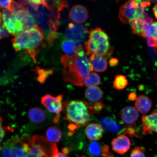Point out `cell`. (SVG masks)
Listing matches in <instances>:
<instances>
[{"label":"cell","mask_w":157,"mask_h":157,"mask_svg":"<svg viewBox=\"0 0 157 157\" xmlns=\"http://www.w3.org/2000/svg\"><path fill=\"white\" fill-rule=\"evenodd\" d=\"M61 61L63 66L64 81L74 86H83L84 80L93 71L90 60L84 51L75 56L63 55Z\"/></svg>","instance_id":"cell-1"},{"label":"cell","mask_w":157,"mask_h":157,"mask_svg":"<svg viewBox=\"0 0 157 157\" xmlns=\"http://www.w3.org/2000/svg\"><path fill=\"white\" fill-rule=\"evenodd\" d=\"M63 119L69 123L68 136H72L80 127L87 124L93 114V107L86 101L80 100H70L63 103Z\"/></svg>","instance_id":"cell-2"},{"label":"cell","mask_w":157,"mask_h":157,"mask_svg":"<svg viewBox=\"0 0 157 157\" xmlns=\"http://www.w3.org/2000/svg\"><path fill=\"white\" fill-rule=\"evenodd\" d=\"M44 39V32L36 25L28 30H23L15 35L12 42L16 52L25 51L30 55L36 63L38 48L42 44Z\"/></svg>","instance_id":"cell-3"},{"label":"cell","mask_w":157,"mask_h":157,"mask_svg":"<svg viewBox=\"0 0 157 157\" xmlns=\"http://www.w3.org/2000/svg\"><path fill=\"white\" fill-rule=\"evenodd\" d=\"M88 35L89 39L84 46L87 55H95L107 58L112 54L113 50L110 45L109 37L102 29L96 27L92 29Z\"/></svg>","instance_id":"cell-4"},{"label":"cell","mask_w":157,"mask_h":157,"mask_svg":"<svg viewBox=\"0 0 157 157\" xmlns=\"http://www.w3.org/2000/svg\"><path fill=\"white\" fill-rule=\"evenodd\" d=\"M28 144L29 151L23 157H53L58 152L56 145L44 137L34 135Z\"/></svg>","instance_id":"cell-5"},{"label":"cell","mask_w":157,"mask_h":157,"mask_svg":"<svg viewBox=\"0 0 157 157\" xmlns=\"http://www.w3.org/2000/svg\"><path fill=\"white\" fill-rule=\"evenodd\" d=\"M148 1H129L124 4L119 11V19L124 24H130L133 19L147 18L145 8L150 5Z\"/></svg>","instance_id":"cell-6"},{"label":"cell","mask_w":157,"mask_h":157,"mask_svg":"<svg viewBox=\"0 0 157 157\" xmlns=\"http://www.w3.org/2000/svg\"><path fill=\"white\" fill-rule=\"evenodd\" d=\"M0 16L5 28L10 34L15 36L24 30L22 23L15 17L13 11L1 10Z\"/></svg>","instance_id":"cell-7"},{"label":"cell","mask_w":157,"mask_h":157,"mask_svg":"<svg viewBox=\"0 0 157 157\" xmlns=\"http://www.w3.org/2000/svg\"><path fill=\"white\" fill-rule=\"evenodd\" d=\"M63 95H60L56 97L50 95H45L41 99V103L50 113L56 114L54 122L57 123L59 120L61 112L63 110V104L62 102Z\"/></svg>","instance_id":"cell-8"},{"label":"cell","mask_w":157,"mask_h":157,"mask_svg":"<svg viewBox=\"0 0 157 157\" xmlns=\"http://www.w3.org/2000/svg\"><path fill=\"white\" fill-rule=\"evenodd\" d=\"M88 34L87 27L79 24L70 23L67 27L64 36L68 40L79 43L85 40Z\"/></svg>","instance_id":"cell-9"},{"label":"cell","mask_w":157,"mask_h":157,"mask_svg":"<svg viewBox=\"0 0 157 157\" xmlns=\"http://www.w3.org/2000/svg\"><path fill=\"white\" fill-rule=\"evenodd\" d=\"M142 131L145 135L152 132L157 134V109L149 115H144L142 118Z\"/></svg>","instance_id":"cell-10"},{"label":"cell","mask_w":157,"mask_h":157,"mask_svg":"<svg viewBox=\"0 0 157 157\" xmlns=\"http://www.w3.org/2000/svg\"><path fill=\"white\" fill-rule=\"evenodd\" d=\"M19 139L8 141L12 157H23L28 152L29 147L28 143Z\"/></svg>","instance_id":"cell-11"},{"label":"cell","mask_w":157,"mask_h":157,"mask_svg":"<svg viewBox=\"0 0 157 157\" xmlns=\"http://www.w3.org/2000/svg\"><path fill=\"white\" fill-rule=\"evenodd\" d=\"M111 146L114 151L122 155L128 151L130 148L131 143L130 139L126 135L122 134L113 139Z\"/></svg>","instance_id":"cell-12"},{"label":"cell","mask_w":157,"mask_h":157,"mask_svg":"<svg viewBox=\"0 0 157 157\" xmlns=\"http://www.w3.org/2000/svg\"><path fill=\"white\" fill-rule=\"evenodd\" d=\"M69 16L73 22L81 24L87 21L88 14L87 10L85 7L83 6L76 5L71 9Z\"/></svg>","instance_id":"cell-13"},{"label":"cell","mask_w":157,"mask_h":157,"mask_svg":"<svg viewBox=\"0 0 157 157\" xmlns=\"http://www.w3.org/2000/svg\"><path fill=\"white\" fill-rule=\"evenodd\" d=\"M121 117L124 123L130 125H134L136 122L139 115L136 109L129 106L123 108L121 112Z\"/></svg>","instance_id":"cell-14"},{"label":"cell","mask_w":157,"mask_h":157,"mask_svg":"<svg viewBox=\"0 0 157 157\" xmlns=\"http://www.w3.org/2000/svg\"><path fill=\"white\" fill-rule=\"evenodd\" d=\"M61 47L63 52L70 56H76L83 51V47L79 43L68 39L62 41Z\"/></svg>","instance_id":"cell-15"},{"label":"cell","mask_w":157,"mask_h":157,"mask_svg":"<svg viewBox=\"0 0 157 157\" xmlns=\"http://www.w3.org/2000/svg\"><path fill=\"white\" fill-rule=\"evenodd\" d=\"M85 133L89 140L96 141L99 140L102 138L103 130L101 125L97 123H91L86 127Z\"/></svg>","instance_id":"cell-16"},{"label":"cell","mask_w":157,"mask_h":157,"mask_svg":"<svg viewBox=\"0 0 157 157\" xmlns=\"http://www.w3.org/2000/svg\"><path fill=\"white\" fill-rule=\"evenodd\" d=\"M152 102L150 98L145 95H140L135 100V106L137 111L143 114H146L150 111Z\"/></svg>","instance_id":"cell-17"},{"label":"cell","mask_w":157,"mask_h":157,"mask_svg":"<svg viewBox=\"0 0 157 157\" xmlns=\"http://www.w3.org/2000/svg\"><path fill=\"white\" fill-rule=\"evenodd\" d=\"M106 59L103 56L91 55L89 60L93 71L100 72L105 71L108 66Z\"/></svg>","instance_id":"cell-18"},{"label":"cell","mask_w":157,"mask_h":157,"mask_svg":"<svg viewBox=\"0 0 157 157\" xmlns=\"http://www.w3.org/2000/svg\"><path fill=\"white\" fill-rule=\"evenodd\" d=\"M145 38H150L154 40L157 47V22L154 21L151 17L146 19Z\"/></svg>","instance_id":"cell-19"},{"label":"cell","mask_w":157,"mask_h":157,"mask_svg":"<svg viewBox=\"0 0 157 157\" xmlns=\"http://www.w3.org/2000/svg\"><path fill=\"white\" fill-rule=\"evenodd\" d=\"M28 116L33 122L37 124L44 122L46 119V113L43 109L39 107L33 108L29 109Z\"/></svg>","instance_id":"cell-20"},{"label":"cell","mask_w":157,"mask_h":157,"mask_svg":"<svg viewBox=\"0 0 157 157\" xmlns=\"http://www.w3.org/2000/svg\"><path fill=\"white\" fill-rule=\"evenodd\" d=\"M103 92L101 88L95 86L88 87L86 90L85 96L88 101L97 102L103 97Z\"/></svg>","instance_id":"cell-21"},{"label":"cell","mask_w":157,"mask_h":157,"mask_svg":"<svg viewBox=\"0 0 157 157\" xmlns=\"http://www.w3.org/2000/svg\"><path fill=\"white\" fill-rule=\"evenodd\" d=\"M146 19L136 18L131 21L130 24L131 28L135 34L145 38Z\"/></svg>","instance_id":"cell-22"},{"label":"cell","mask_w":157,"mask_h":157,"mask_svg":"<svg viewBox=\"0 0 157 157\" xmlns=\"http://www.w3.org/2000/svg\"><path fill=\"white\" fill-rule=\"evenodd\" d=\"M100 123L103 129L111 133H117L120 129L119 125L113 119L109 117L102 118L100 120Z\"/></svg>","instance_id":"cell-23"},{"label":"cell","mask_w":157,"mask_h":157,"mask_svg":"<svg viewBox=\"0 0 157 157\" xmlns=\"http://www.w3.org/2000/svg\"><path fill=\"white\" fill-rule=\"evenodd\" d=\"M47 139L52 143L59 142L62 137V132L58 127L52 126L49 128L46 132Z\"/></svg>","instance_id":"cell-24"},{"label":"cell","mask_w":157,"mask_h":157,"mask_svg":"<svg viewBox=\"0 0 157 157\" xmlns=\"http://www.w3.org/2000/svg\"><path fill=\"white\" fill-rule=\"evenodd\" d=\"M101 79L99 75L94 72H91L84 82L86 87H95L101 83Z\"/></svg>","instance_id":"cell-25"},{"label":"cell","mask_w":157,"mask_h":157,"mask_svg":"<svg viewBox=\"0 0 157 157\" xmlns=\"http://www.w3.org/2000/svg\"><path fill=\"white\" fill-rule=\"evenodd\" d=\"M128 83L127 76L122 75L116 76L113 82L114 87L118 90L124 89L126 88Z\"/></svg>","instance_id":"cell-26"},{"label":"cell","mask_w":157,"mask_h":157,"mask_svg":"<svg viewBox=\"0 0 157 157\" xmlns=\"http://www.w3.org/2000/svg\"><path fill=\"white\" fill-rule=\"evenodd\" d=\"M88 150L90 154L94 156H99L101 155L102 147L96 141H93L90 143L88 146Z\"/></svg>","instance_id":"cell-27"},{"label":"cell","mask_w":157,"mask_h":157,"mask_svg":"<svg viewBox=\"0 0 157 157\" xmlns=\"http://www.w3.org/2000/svg\"><path fill=\"white\" fill-rule=\"evenodd\" d=\"M36 71L38 74V81L41 83H44L47 77L52 73V70H44L38 67H37Z\"/></svg>","instance_id":"cell-28"},{"label":"cell","mask_w":157,"mask_h":157,"mask_svg":"<svg viewBox=\"0 0 157 157\" xmlns=\"http://www.w3.org/2000/svg\"><path fill=\"white\" fill-rule=\"evenodd\" d=\"M123 133L125 135H128L131 137H139L137 128L134 125H129L123 131Z\"/></svg>","instance_id":"cell-29"},{"label":"cell","mask_w":157,"mask_h":157,"mask_svg":"<svg viewBox=\"0 0 157 157\" xmlns=\"http://www.w3.org/2000/svg\"><path fill=\"white\" fill-rule=\"evenodd\" d=\"M145 151L141 147H135L131 153L130 157H146Z\"/></svg>","instance_id":"cell-30"},{"label":"cell","mask_w":157,"mask_h":157,"mask_svg":"<svg viewBox=\"0 0 157 157\" xmlns=\"http://www.w3.org/2000/svg\"><path fill=\"white\" fill-rule=\"evenodd\" d=\"M13 2L12 1H0V9L12 11Z\"/></svg>","instance_id":"cell-31"},{"label":"cell","mask_w":157,"mask_h":157,"mask_svg":"<svg viewBox=\"0 0 157 157\" xmlns=\"http://www.w3.org/2000/svg\"><path fill=\"white\" fill-rule=\"evenodd\" d=\"M1 150L2 157H12L10 148L7 142L1 147Z\"/></svg>","instance_id":"cell-32"},{"label":"cell","mask_w":157,"mask_h":157,"mask_svg":"<svg viewBox=\"0 0 157 157\" xmlns=\"http://www.w3.org/2000/svg\"><path fill=\"white\" fill-rule=\"evenodd\" d=\"M101 156L103 157H113V154L110 151L109 147L107 145L102 147Z\"/></svg>","instance_id":"cell-33"},{"label":"cell","mask_w":157,"mask_h":157,"mask_svg":"<svg viewBox=\"0 0 157 157\" xmlns=\"http://www.w3.org/2000/svg\"><path fill=\"white\" fill-rule=\"evenodd\" d=\"M92 107H93L94 111L96 113L99 112L101 111L105 107V105L101 102L98 101L94 103Z\"/></svg>","instance_id":"cell-34"},{"label":"cell","mask_w":157,"mask_h":157,"mask_svg":"<svg viewBox=\"0 0 157 157\" xmlns=\"http://www.w3.org/2000/svg\"><path fill=\"white\" fill-rule=\"evenodd\" d=\"M6 132L5 128L2 125V118H0V148L2 141L4 137Z\"/></svg>","instance_id":"cell-35"},{"label":"cell","mask_w":157,"mask_h":157,"mask_svg":"<svg viewBox=\"0 0 157 157\" xmlns=\"http://www.w3.org/2000/svg\"><path fill=\"white\" fill-rule=\"evenodd\" d=\"M119 60L116 58H112L110 59L109 62V66L111 67H115L118 64Z\"/></svg>","instance_id":"cell-36"},{"label":"cell","mask_w":157,"mask_h":157,"mask_svg":"<svg viewBox=\"0 0 157 157\" xmlns=\"http://www.w3.org/2000/svg\"><path fill=\"white\" fill-rule=\"evenodd\" d=\"M137 96L136 94L134 93H131L128 94V99L131 101H134L136 100Z\"/></svg>","instance_id":"cell-37"},{"label":"cell","mask_w":157,"mask_h":157,"mask_svg":"<svg viewBox=\"0 0 157 157\" xmlns=\"http://www.w3.org/2000/svg\"><path fill=\"white\" fill-rule=\"evenodd\" d=\"M152 10L155 17L157 20V3L153 7Z\"/></svg>","instance_id":"cell-38"},{"label":"cell","mask_w":157,"mask_h":157,"mask_svg":"<svg viewBox=\"0 0 157 157\" xmlns=\"http://www.w3.org/2000/svg\"><path fill=\"white\" fill-rule=\"evenodd\" d=\"M53 157H68L67 155H65L62 152H58Z\"/></svg>","instance_id":"cell-39"},{"label":"cell","mask_w":157,"mask_h":157,"mask_svg":"<svg viewBox=\"0 0 157 157\" xmlns=\"http://www.w3.org/2000/svg\"><path fill=\"white\" fill-rule=\"evenodd\" d=\"M62 153L66 155H67L69 154L70 153V149L68 147H65L62 149Z\"/></svg>","instance_id":"cell-40"},{"label":"cell","mask_w":157,"mask_h":157,"mask_svg":"<svg viewBox=\"0 0 157 157\" xmlns=\"http://www.w3.org/2000/svg\"><path fill=\"white\" fill-rule=\"evenodd\" d=\"M150 2H152L157 3V1H150Z\"/></svg>","instance_id":"cell-41"},{"label":"cell","mask_w":157,"mask_h":157,"mask_svg":"<svg viewBox=\"0 0 157 157\" xmlns=\"http://www.w3.org/2000/svg\"><path fill=\"white\" fill-rule=\"evenodd\" d=\"M80 157H88L87 156H86L85 155H83V156H80Z\"/></svg>","instance_id":"cell-42"},{"label":"cell","mask_w":157,"mask_h":157,"mask_svg":"<svg viewBox=\"0 0 157 157\" xmlns=\"http://www.w3.org/2000/svg\"><path fill=\"white\" fill-rule=\"evenodd\" d=\"M1 39V33H0V39Z\"/></svg>","instance_id":"cell-43"}]
</instances>
